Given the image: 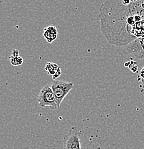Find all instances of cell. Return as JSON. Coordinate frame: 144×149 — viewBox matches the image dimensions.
I'll return each instance as SVG.
<instances>
[{"mask_svg": "<svg viewBox=\"0 0 144 149\" xmlns=\"http://www.w3.org/2000/svg\"><path fill=\"white\" fill-rule=\"evenodd\" d=\"M101 31L116 46L144 37V0H106L99 8Z\"/></svg>", "mask_w": 144, "mask_h": 149, "instance_id": "cell-1", "label": "cell"}, {"mask_svg": "<svg viewBox=\"0 0 144 149\" xmlns=\"http://www.w3.org/2000/svg\"><path fill=\"white\" fill-rule=\"evenodd\" d=\"M53 91L54 97L57 102V106L61 105L64 97L68 95L74 88V83L71 82L63 81V80H54L51 85Z\"/></svg>", "mask_w": 144, "mask_h": 149, "instance_id": "cell-2", "label": "cell"}, {"mask_svg": "<svg viewBox=\"0 0 144 149\" xmlns=\"http://www.w3.org/2000/svg\"><path fill=\"white\" fill-rule=\"evenodd\" d=\"M37 100H38L39 105L41 108L49 106L53 109L58 108L56 100L54 93L50 85H46L45 86L41 88L39 93Z\"/></svg>", "mask_w": 144, "mask_h": 149, "instance_id": "cell-3", "label": "cell"}, {"mask_svg": "<svg viewBox=\"0 0 144 149\" xmlns=\"http://www.w3.org/2000/svg\"><path fill=\"white\" fill-rule=\"evenodd\" d=\"M126 51L131 57L138 60L144 59V37L137 39L128 45Z\"/></svg>", "mask_w": 144, "mask_h": 149, "instance_id": "cell-4", "label": "cell"}, {"mask_svg": "<svg viewBox=\"0 0 144 149\" xmlns=\"http://www.w3.org/2000/svg\"><path fill=\"white\" fill-rule=\"evenodd\" d=\"M63 149H82L81 135L76 130H71L65 137Z\"/></svg>", "mask_w": 144, "mask_h": 149, "instance_id": "cell-5", "label": "cell"}, {"mask_svg": "<svg viewBox=\"0 0 144 149\" xmlns=\"http://www.w3.org/2000/svg\"><path fill=\"white\" fill-rule=\"evenodd\" d=\"M58 36V31L55 26H49L44 28L43 31V37L49 43H52L56 40Z\"/></svg>", "mask_w": 144, "mask_h": 149, "instance_id": "cell-6", "label": "cell"}, {"mask_svg": "<svg viewBox=\"0 0 144 149\" xmlns=\"http://www.w3.org/2000/svg\"><path fill=\"white\" fill-rule=\"evenodd\" d=\"M45 70L48 74L52 76L54 80L58 79L61 76V68L58 65L54 63H47L45 65Z\"/></svg>", "mask_w": 144, "mask_h": 149, "instance_id": "cell-7", "label": "cell"}, {"mask_svg": "<svg viewBox=\"0 0 144 149\" xmlns=\"http://www.w3.org/2000/svg\"><path fill=\"white\" fill-rule=\"evenodd\" d=\"M9 60L10 63L13 66H19V65H21L23 64V60L22 57L19 55V52L17 49H14L12 52V55L9 57Z\"/></svg>", "mask_w": 144, "mask_h": 149, "instance_id": "cell-8", "label": "cell"}, {"mask_svg": "<svg viewBox=\"0 0 144 149\" xmlns=\"http://www.w3.org/2000/svg\"><path fill=\"white\" fill-rule=\"evenodd\" d=\"M128 68H129V69L131 70L134 72H136L138 70L137 64H136V63H135V62L134 61L129 62V66H128Z\"/></svg>", "mask_w": 144, "mask_h": 149, "instance_id": "cell-9", "label": "cell"}, {"mask_svg": "<svg viewBox=\"0 0 144 149\" xmlns=\"http://www.w3.org/2000/svg\"><path fill=\"white\" fill-rule=\"evenodd\" d=\"M139 77H141V81L144 85V67L141 70L140 73H139Z\"/></svg>", "mask_w": 144, "mask_h": 149, "instance_id": "cell-10", "label": "cell"}]
</instances>
